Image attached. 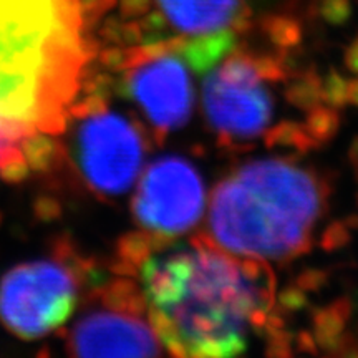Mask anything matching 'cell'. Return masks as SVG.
Wrapping results in <instances>:
<instances>
[{"mask_svg":"<svg viewBox=\"0 0 358 358\" xmlns=\"http://www.w3.org/2000/svg\"><path fill=\"white\" fill-rule=\"evenodd\" d=\"M110 0H0V179L52 155L95 60L93 19Z\"/></svg>","mask_w":358,"mask_h":358,"instance_id":"1","label":"cell"},{"mask_svg":"<svg viewBox=\"0 0 358 358\" xmlns=\"http://www.w3.org/2000/svg\"><path fill=\"white\" fill-rule=\"evenodd\" d=\"M148 320L161 345L178 357L224 358L248 350L271 301L256 259L208 243L131 244Z\"/></svg>","mask_w":358,"mask_h":358,"instance_id":"2","label":"cell"},{"mask_svg":"<svg viewBox=\"0 0 358 358\" xmlns=\"http://www.w3.org/2000/svg\"><path fill=\"white\" fill-rule=\"evenodd\" d=\"M322 211L324 189L312 171L287 159H256L214 189L209 232L236 256L279 261L306 250Z\"/></svg>","mask_w":358,"mask_h":358,"instance_id":"3","label":"cell"},{"mask_svg":"<svg viewBox=\"0 0 358 358\" xmlns=\"http://www.w3.org/2000/svg\"><path fill=\"white\" fill-rule=\"evenodd\" d=\"M287 77L279 62L261 53H227L206 71L203 110L224 145L254 141H295L307 133L289 118L287 110L302 103L282 88Z\"/></svg>","mask_w":358,"mask_h":358,"instance_id":"4","label":"cell"},{"mask_svg":"<svg viewBox=\"0 0 358 358\" xmlns=\"http://www.w3.org/2000/svg\"><path fill=\"white\" fill-rule=\"evenodd\" d=\"M77 302V275L57 261L22 264L0 282V320L22 338H40L57 330Z\"/></svg>","mask_w":358,"mask_h":358,"instance_id":"5","label":"cell"},{"mask_svg":"<svg viewBox=\"0 0 358 358\" xmlns=\"http://www.w3.org/2000/svg\"><path fill=\"white\" fill-rule=\"evenodd\" d=\"M124 82L156 131L166 134L189 120L194 105L189 65L173 42L141 43L124 62Z\"/></svg>","mask_w":358,"mask_h":358,"instance_id":"6","label":"cell"},{"mask_svg":"<svg viewBox=\"0 0 358 358\" xmlns=\"http://www.w3.org/2000/svg\"><path fill=\"white\" fill-rule=\"evenodd\" d=\"M143 299L136 284L113 285L103 306L83 315L69 335L78 357H155L161 342L150 320L141 317Z\"/></svg>","mask_w":358,"mask_h":358,"instance_id":"7","label":"cell"},{"mask_svg":"<svg viewBox=\"0 0 358 358\" xmlns=\"http://www.w3.org/2000/svg\"><path fill=\"white\" fill-rule=\"evenodd\" d=\"M204 182L189 161L169 156L151 164L141 178L133 201L136 221L151 234H185L204 211Z\"/></svg>","mask_w":358,"mask_h":358,"instance_id":"8","label":"cell"},{"mask_svg":"<svg viewBox=\"0 0 358 358\" xmlns=\"http://www.w3.org/2000/svg\"><path fill=\"white\" fill-rule=\"evenodd\" d=\"M145 156V141L131 122L111 111H95L77 134L80 171L90 186L105 194L124 192L136 179Z\"/></svg>","mask_w":358,"mask_h":358,"instance_id":"9","label":"cell"},{"mask_svg":"<svg viewBox=\"0 0 358 358\" xmlns=\"http://www.w3.org/2000/svg\"><path fill=\"white\" fill-rule=\"evenodd\" d=\"M140 24L127 27L146 37V43L211 37L244 24L243 0H148Z\"/></svg>","mask_w":358,"mask_h":358,"instance_id":"10","label":"cell"}]
</instances>
